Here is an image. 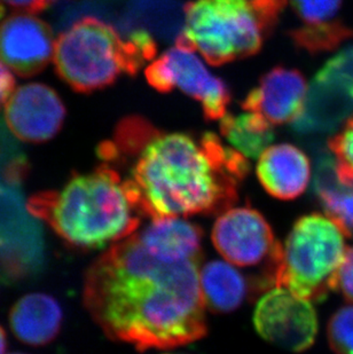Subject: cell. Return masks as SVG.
<instances>
[{"label":"cell","mask_w":353,"mask_h":354,"mask_svg":"<svg viewBox=\"0 0 353 354\" xmlns=\"http://www.w3.org/2000/svg\"><path fill=\"white\" fill-rule=\"evenodd\" d=\"M293 10L303 22L302 27H323L336 24L343 0H289Z\"/></svg>","instance_id":"7402d4cb"},{"label":"cell","mask_w":353,"mask_h":354,"mask_svg":"<svg viewBox=\"0 0 353 354\" xmlns=\"http://www.w3.org/2000/svg\"><path fill=\"white\" fill-rule=\"evenodd\" d=\"M6 346V334H5V331L3 330V328L0 327V354L5 353Z\"/></svg>","instance_id":"4316f807"},{"label":"cell","mask_w":353,"mask_h":354,"mask_svg":"<svg viewBox=\"0 0 353 354\" xmlns=\"http://www.w3.org/2000/svg\"><path fill=\"white\" fill-rule=\"evenodd\" d=\"M34 217L78 249H101L139 230L143 217L125 178L109 164L75 174L61 191L35 194L27 202Z\"/></svg>","instance_id":"3957f363"},{"label":"cell","mask_w":353,"mask_h":354,"mask_svg":"<svg viewBox=\"0 0 353 354\" xmlns=\"http://www.w3.org/2000/svg\"><path fill=\"white\" fill-rule=\"evenodd\" d=\"M200 282L206 305L213 311H234L247 296L244 277L225 261H210L201 268Z\"/></svg>","instance_id":"2e32d148"},{"label":"cell","mask_w":353,"mask_h":354,"mask_svg":"<svg viewBox=\"0 0 353 354\" xmlns=\"http://www.w3.org/2000/svg\"><path fill=\"white\" fill-rule=\"evenodd\" d=\"M5 15V6H3V3H0V19Z\"/></svg>","instance_id":"83f0119b"},{"label":"cell","mask_w":353,"mask_h":354,"mask_svg":"<svg viewBox=\"0 0 353 354\" xmlns=\"http://www.w3.org/2000/svg\"><path fill=\"white\" fill-rule=\"evenodd\" d=\"M15 354H21V353H15Z\"/></svg>","instance_id":"f1b7e54d"},{"label":"cell","mask_w":353,"mask_h":354,"mask_svg":"<svg viewBox=\"0 0 353 354\" xmlns=\"http://www.w3.org/2000/svg\"><path fill=\"white\" fill-rule=\"evenodd\" d=\"M55 0H0L5 7L24 13H40L47 10Z\"/></svg>","instance_id":"d4e9b609"},{"label":"cell","mask_w":353,"mask_h":354,"mask_svg":"<svg viewBox=\"0 0 353 354\" xmlns=\"http://www.w3.org/2000/svg\"><path fill=\"white\" fill-rule=\"evenodd\" d=\"M345 234L326 214H311L295 223L279 248L273 268L275 287L307 301H321L336 290L347 248Z\"/></svg>","instance_id":"8992f818"},{"label":"cell","mask_w":353,"mask_h":354,"mask_svg":"<svg viewBox=\"0 0 353 354\" xmlns=\"http://www.w3.org/2000/svg\"><path fill=\"white\" fill-rule=\"evenodd\" d=\"M201 242L202 232L190 221L152 219L94 261L84 301L108 337L146 351L207 334Z\"/></svg>","instance_id":"6da1fadb"},{"label":"cell","mask_w":353,"mask_h":354,"mask_svg":"<svg viewBox=\"0 0 353 354\" xmlns=\"http://www.w3.org/2000/svg\"><path fill=\"white\" fill-rule=\"evenodd\" d=\"M307 93V80L300 71L275 67L260 78L258 86L250 91L241 106L274 127L296 122L302 116Z\"/></svg>","instance_id":"4fadbf2b"},{"label":"cell","mask_w":353,"mask_h":354,"mask_svg":"<svg viewBox=\"0 0 353 354\" xmlns=\"http://www.w3.org/2000/svg\"><path fill=\"white\" fill-rule=\"evenodd\" d=\"M328 148L334 155L337 178L345 184H353V115L340 132L330 138Z\"/></svg>","instance_id":"44dd1931"},{"label":"cell","mask_w":353,"mask_h":354,"mask_svg":"<svg viewBox=\"0 0 353 354\" xmlns=\"http://www.w3.org/2000/svg\"><path fill=\"white\" fill-rule=\"evenodd\" d=\"M50 26L30 13L10 15L0 24V62L21 77L36 76L54 59Z\"/></svg>","instance_id":"7c38bea8"},{"label":"cell","mask_w":353,"mask_h":354,"mask_svg":"<svg viewBox=\"0 0 353 354\" xmlns=\"http://www.w3.org/2000/svg\"><path fill=\"white\" fill-rule=\"evenodd\" d=\"M64 315L57 299L46 294H29L14 304L10 324L21 342L33 346L46 345L57 337Z\"/></svg>","instance_id":"9a60e30c"},{"label":"cell","mask_w":353,"mask_h":354,"mask_svg":"<svg viewBox=\"0 0 353 354\" xmlns=\"http://www.w3.org/2000/svg\"><path fill=\"white\" fill-rule=\"evenodd\" d=\"M336 289L353 304V247L347 248L343 264L338 272Z\"/></svg>","instance_id":"cb8c5ba5"},{"label":"cell","mask_w":353,"mask_h":354,"mask_svg":"<svg viewBox=\"0 0 353 354\" xmlns=\"http://www.w3.org/2000/svg\"><path fill=\"white\" fill-rule=\"evenodd\" d=\"M257 177L264 189L279 200H293L303 194L310 181V160L293 145L267 147L257 164Z\"/></svg>","instance_id":"5bb4252c"},{"label":"cell","mask_w":353,"mask_h":354,"mask_svg":"<svg viewBox=\"0 0 353 354\" xmlns=\"http://www.w3.org/2000/svg\"><path fill=\"white\" fill-rule=\"evenodd\" d=\"M223 137L246 158H256L274 139L273 125L256 113L226 114L220 120Z\"/></svg>","instance_id":"ac0fdd59"},{"label":"cell","mask_w":353,"mask_h":354,"mask_svg":"<svg viewBox=\"0 0 353 354\" xmlns=\"http://www.w3.org/2000/svg\"><path fill=\"white\" fill-rule=\"evenodd\" d=\"M44 261L42 225L28 210L21 185L0 181V277L22 280L39 273Z\"/></svg>","instance_id":"52a82bcc"},{"label":"cell","mask_w":353,"mask_h":354,"mask_svg":"<svg viewBox=\"0 0 353 354\" xmlns=\"http://www.w3.org/2000/svg\"><path fill=\"white\" fill-rule=\"evenodd\" d=\"M286 0H195L185 7L176 46L199 50L212 66L260 52L277 26Z\"/></svg>","instance_id":"5b68a950"},{"label":"cell","mask_w":353,"mask_h":354,"mask_svg":"<svg viewBox=\"0 0 353 354\" xmlns=\"http://www.w3.org/2000/svg\"><path fill=\"white\" fill-rule=\"evenodd\" d=\"M290 37L297 46L309 53H321L333 50L347 39H352L353 30L343 22L323 27H300L290 32Z\"/></svg>","instance_id":"d6986e66"},{"label":"cell","mask_w":353,"mask_h":354,"mask_svg":"<svg viewBox=\"0 0 353 354\" xmlns=\"http://www.w3.org/2000/svg\"><path fill=\"white\" fill-rule=\"evenodd\" d=\"M15 85L17 82L10 68L0 62V108L7 104L12 94L15 92Z\"/></svg>","instance_id":"484cf974"},{"label":"cell","mask_w":353,"mask_h":354,"mask_svg":"<svg viewBox=\"0 0 353 354\" xmlns=\"http://www.w3.org/2000/svg\"><path fill=\"white\" fill-rule=\"evenodd\" d=\"M330 348L336 354H353V304L341 308L327 329Z\"/></svg>","instance_id":"603a6c76"},{"label":"cell","mask_w":353,"mask_h":354,"mask_svg":"<svg viewBox=\"0 0 353 354\" xmlns=\"http://www.w3.org/2000/svg\"><path fill=\"white\" fill-rule=\"evenodd\" d=\"M213 245L230 264L253 268L264 261L272 263L280 244L263 214L253 207H230L213 225Z\"/></svg>","instance_id":"30bf717a"},{"label":"cell","mask_w":353,"mask_h":354,"mask_svg":"<svg viewBox=\"0 0 353 354\" xmlns=\"http://www.w3.org/2000/svg\"><path fill=\"white\" fill-rule=\"evenodd\" d=\"M316 189L327 217L353 237V184H345L337 178L334 158L323 156L319 160L316 176Z\"/></svg>","instance_id":"e0dca14e"},{"label":"cell","mask_w":353,"mask_h":354,"mask_svg":"<svg viewBox=\"0 0 353 354\" xmlns=\"http://www.w3.org/2000/svg\"><path fill=\"white\" fill-rule=\"evenodd\" d=\"M312 83L330 87L353 99V46H347L327 61Z\"/></svg>","instance_id":"ffe728a7"},{"label":"cell","mask_w":353,"mask_h":354,"mask_svg":"<svg viewBox=\"0 0 353 354\" xmlns=\"http://www.w3.org/2000/svg\"><path fill=\"white\" fill-rule=\"evenodd\" d=\"M102 151L108 163L129 164L127 188L150 219L226 211L249 172L246 156L216 134L164 133L141 118L120 120Z\"/></svg>","instance_id":"7a4b0ae2"},{"label":"cell","mask_w":353,"mask_h":354,"mask_svg":"<svg viewBox=\"0 0 353 354\" xmlns=\"http://www.w3.org/2000/svg\"><path fill=\"white\" fill-rule=\"evenodd\" d=\"M253 324L265 341L288 351H307L317 337V312L311 301L284 288L277 287L260 298Z\"/></svg>","instance_id":"9c48e42d"},{"label":"cell","mask_w":353,"mask_h":354,"mask_svg":"<svg viewBox=\"0 0 353 354\" xmlns=\"http://www.w3.org/2000/svg\"><path fill=\"white\" fill-rule=\"evenodd\" d=\"M59 94L45 84L19 87L5 104V123L24 142L42 144L55 137L66 118Z\"/></svg>","instance_id":"8fae6325"},{"label":"cell","mask_w":353,"mask_h":354,"mask_svg":"<svg viewBox=\"0 0 353 354\" xmlns=\"http://www.w3.org/2000/svg\"><path fill=\"white\" fill-rule=\"evenodd\" d=\"M156 53L147 31L134 30L127 40L97 17L80 19L55 41L54 66L59 77L80 93L102 90L120 74H137Z\"/></svg>","instance_id":"277c9868"},{"label":"cell","mask_w":353,"mask_h":354,"mask_svg":"<svg viewBox=\"0 0 353 354\" xmlns=\"http://www.w3.org/2000/svg\"><path fill=\"white\" fill-rule=\"evenodd\" d=\"M183 47H172L147 67L150 86L162 93L178 87L199 101L209 120H221L227 114L230 93L226 84L208 71L203 62Z\"/></svg>","instance_id":"ba28073f"}]
</instances>
